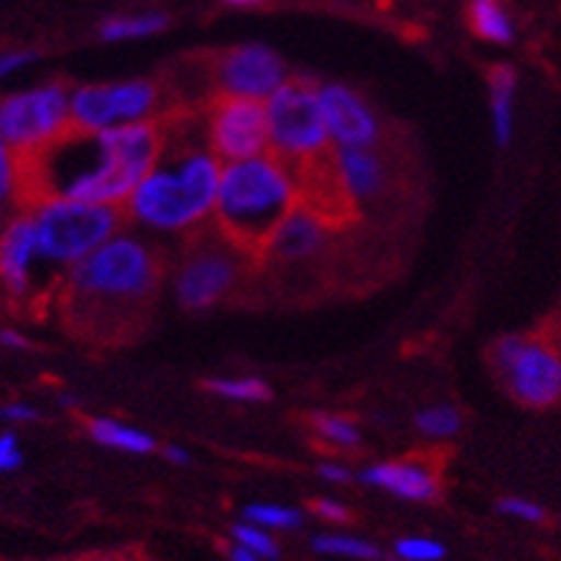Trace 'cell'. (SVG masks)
Here are the masks:
<instances>
[{
    "instance_id": "obj_1",
    "label": "cell",
    "mask_w": 561,
    "mask_h": 561,
    "mask_svg": "<svg viewBox=\"0 0 561 561\" xmlns=\"http://www.w3.org/2000/svg\"><path fill=\"white\" fill-rule=\"evenodd\" d=\"M163 149L161 121L115 126L104 133L69 129L21 161V186L32 198H75L121 207Z\"/></svg>"
},
{
    "instance_id": "obj_2",
    "label": "cell",
    "mask_w": 561,
    "mask_h": 561,
    "mask_svg": "<svg viewBox=\"0 0 561 561\" xmlns=\"http://www.w3.org/2000/svg\"><path fill=\"white\" fill-rule=\"evenodd\" d=\"M156 167L126 198V213L156 232H190L213 218L224 161L213 152L204 115L163 118Z\"/></svg>"
},
{
    "instance_id": "obj_3",
    "label": "cell",
    "mask_w": 561,
    "mask_h": 561,
    "mask_svg": "<svg viewBox=\"0 0 561 561\" xmlns=\"http://www.w3.org/2000/svg\"><path fill=\"white\" fill-rule=\"evenodd\" d=\"M161 280V261L147 241L115 232L67 270V301L75 324L92 333H121L144 316Z\"/></svg>"
},
{
    "instance_id": "obj_4",
    "label": "cell",
    "mask_w": 561,
    "mask_h": 561,
    "mask_svg": "<svg viewBox=\"0 0 561 561\" xmlns=\"http://www.w3.org/2000/svg\"><path fill=\"white\" fill-rule=\"evenodd\" d=\"M301 190L298 178L287 161L273 152L229 161L221 170L218 198L213 209V227L227 241L259 259L266 238L298 207Z\"/></svg>"
},
{
    "instance_id": "obj_5",
    "label": "cell",
    "mask_w": 561,
    "mask_h": 561,
    "mask_svg": "<svg viewBox=\"0 0 561 561\" xmlns=\"http://www.w3.org/2000/svg\"><path fill=\"white\" fill-rule=\"evenodd\" d=\"M30 215L41 261L58 270H72L121 227L118 207L75 198H41Z\"/></svg>"
},
{
    "instance_id": "obj_6",
    "label": "cell",
    "mask_w": 561,
    "mask_h": 561,
    "mask_svg": "<svg viewBox=\"0 0 561 561\" xmlns=\"http://www.w3.org/2000/svg\"><path fill=\"white\" fill-rule=\"evenodd\" d=\"M270 152L287 161L293 170L330 156L333 140L327 133L318 87L310 81H284L264 101Z\"/></svg>"
},
{
    "instance_id": "obj_7",
    "label": "cell",
    "mask_w": 561,
    "mask_h": 561,
    "mask_svg": "<svg viewBox=\"0 0 561 561\" xmlns=\"http://www.w3.org/2000/svg\"><path fill=\"white\" fill-rule=\"evenodd\" d=\"M490 367L518 404L541 410L561 401V347L545 335H504L490 347Z\"/></svg>"
},
{
    "instance_id": "obj_8",
    "label": "cell",
    "mask_w": 561,
    "mask_h": 561,
    "mask_svg": "<svg viewBox=\"0 0 561 561\" xmlns=\"http://www.w3.org/2000/svg\"><path fill=\"white\" fill-rule=\"evenodd\" d=\"M247 259H252V255L238 250L218 229H215L213 238L195 241L172 273V293H175L178 304L184 310L218 307L244 278Z\"/></svg>"
},
{
    "instance_id": "obj_9",
    "label": "cell",
    "mask_w": 561,
    "mask_h": 561,
    "mask_svg": "<svg viewBox=\"0 0 561 561\" xmlns=\"http://www.w3.org/2000/svg\"><path fill=\"white\" fill-rule=\"evenodd\" d=\"M69 98L72 89L64 83H44L0 98V135L18 158L49 147L72 129Z\"/></svg>"
},
{
    "instance_id": "obj_10",
    "label": "cell",
    "mask_w": 561,
    "mask_h": 561,
    "mask_svg": "<svg viewBox=\"0 0 561 561\" xmlns=\"http://www.w3.org/2000/svg\"><path fill=\"white\" fill-rule=\"evenodd\" d=\"M72 126L83 133H104L115 126L156 121L161 112V89L152 81L87 83L69 98Z\"/></svg>"
},
{
    "instance_id": "obj_11",
    "label": "cell",
    "mask_w": 561,
    "mask_h": 561,
    "mask_svg": "<svg viewBox=\"0 0 561 561\" xmlns=\"http://www.w3.org/2000/svg\"><path fill=\"white\" fill-rule=\"evenodd\" d=\"M204 129L209 147L224 163L270 152L266 106L255 98L218 95L204 112Z\"/></svg>"
},
{
    "instance_id": "obj_12",
    "label": "cell",
    "mask_w": 561,
    "mask_h": 561,
    "mask_svg": "<svg viewBox=\"0 0 561 561\" xmlns=\"http://www.w3.org/2000/svg\"><path fill=\"white\" fill-rule=\"evenodd\" d=\"M213 81L221 95L266 101L287 81V64L270 46H236L213 64Z\"/></svg>"
},
{
    "instance_id": "obj_13",
    "label": "cell",
    "mask_w": 561,
    "mask_h": 561,
    "mask_svg": "<svg viewBox=\"0 0 561 561\" xmlns=\"http://www.w3.org/2000/svg\"><path fill=\"white\" fill-rule=\"evenodd\" d=\"M318 101L333 147H378L381 121L355 89L344 83H321Z\"/></svg>"
},
{
    "instance_id": "obj_14",
    "label": "cell",
    "mask_w": 561,
    "mask_h": 561,
    "mask_svg": "<svg viewBox=\"0 0 561 561\" xmlns=\"http://www.w3.org/2000/svg\"><path fill=\"white\" fill-rule=\"evenodd\" d=\"M327 238H330V221L298 201V207L289 209L287 218L270 232L259 259L273 261V264L280 266L304 264V261L316 259L318 252L324 250Z\"/></svg>"
},
{
    "instance_id": "obj_15",
    "label": "cell",
    "mask_w": 561,
    "mask_h": 561,
    "mask_svg": "<svg viewBox=\"0 0 561 561\" xmlns=\"http://www.w3.org/2000/svg\"><path fill=\"white\" fill-rule=\"evenodd\" d=\"M333 172L350 209L376 204L390 184L387 163L376 147H333Z\"/></svg>"
},
{
    "instance_id": "obj_16",
    "label": "cell",
    "mask_w": 561,
    "mask_h": 561,
    "mask_svg": "<svg viewBox=\"0 0 561 561\" xmlns=\"http://www.w3.org/2000/svg\"><path fill=\"white\" fill-rule=\"evenodd\" d=\"M41 252H37V236L32 215H18L0 232V284L7 287L9 296H30L35 287Z\"/></svg>"
},
{
    "instance_id": "obj_17",
    "label": "cell",
    "mask_w": 561,
    "mask_h": 561,
    "mask_svg": "<svg viewBox=\"0 0 561 561\" xmlns=\"http://www.w3.org/2000/svg\"><path fill=\"white\" fill-rule=\"evenodd\" d=\"M367 488L385 490V493L404 499V502H433L442 493V476L438 467L424 458H396V461H378L362 473Z\"/></svg>"
},
{
    "instance_id": "obj_18",
    "label": "cell",
    "mask_w": 561,
    "mask_h": 561,
    "mask_svg": "<svg viewBox=\"0 0 561 561\" xmlns=\"http://www.w3.org/2000/svg\"><path fill=\"white\" fill-rule=\"evenodd\" d=\"M490 115H493V135L499 147H507L516 126V89L518 75L507 64L490 69Z\"/></svg>"
},
{
    "instance_id": "obj_19",
    "label": "cell",
    "mask_w": 561,
    "mask_h": 561,
    "mask_svg": "<svg viewBox=\"0 0 561 561\" xmlns=\"http://www.w3.org/2000/svg\"><path fill=\"white\" fill-rule=\"evenodd\" d=\"M87 433L89 438L106 450L129 453V456H147V453L156 450V438L149 436L147 430L133 427L126 421L110 419V415H92L87 419Z\"/></svg>"
},
{
    "instance_id": "obj_20",
    "label": "cell",
    "mask_w": 561,
    "mask_h": 561,
    "mask_svg": "<svg viewBox=\"0 0 561 561\" xmlns=\"http://www.w3.org/2000/svg\"><path fill=\"white\" fill-rule=\"evenodd\" d=\"M470 30L481 37V41H490V44H510L516 30H513V21L507 18L495 0H476L470 7Z\"/></svg>"
},
{
    "instance_id": "obj_21",
    "label": "cell",
    "mask_w": 561,
    "mask_h": 561,
    "mask_svg": "<svg viewBox=\"0 0 561 561\" xmlns=\"http://www.w3.org/2000/svg\"><path fill=\"white\" fill-rule=\"evenodd\" d=\"M310 430L318 442L330 444L335 450H355L362 444V427L353 419L339 413H316L310 415Z\"/></svg>"
},
{
    "instance_id": "obj_22",
    "label": "cell",
    "mask_w": 561,
    "mask_h": 561,
    "mask_svg": "<svg viewBox=\"0 0 561 561\" xmlns=\"http://www.w3.org/2000/svg\"><path fill=\"white\" fill-rule=\"evenodd\" d=\"M207 390L224 401H236V404H261V401L273 399V390L266 381L255 376H218L209 378Z\"/></svg>"
},
{
    "instance_id": "obj_23",
    "label": "cell",
    "mask_w": 561,
    "mask_h": 561,
    "mask_svg": "<svg viewBox=\"0 0 561 561\" xmlns=\"http://www.w3.org/2000/svg\"><path fill=\"white\" fill-rule=\"evenodd\" d=\"M170 18L161 12H144V15H118L101 23V37L104 41H135V37H149L167 30Z\"/></svg>"
},
{
    "instance_id": "obj_24",
    "label": "cell",
    "mask_w": 561,
    "mask_h": 561,
    "mask_svg": "<svg viewBox=\"0 0 561 561\" xmlns=\"http://www.w3.org/2000/svg\"><path fill=\"white\" fill-rule=\"evenodd\" d=\"M312 550L321 556H335V559L350 561H378L381 550L373 541L347 536V533H321L312 539Z\"/></svg>"
},
{
    "instance_id": "obj_25",
    "label": "cell",
    "mask_w": 561,
    "mask_h": 561,
    "mask_svg": "<svg viewBox=\"0 0 561 561\" xmlns=\"http://www.w3.org/2000/svg\"><path fill=\"white\" fill-rule=\"evenodd\" d=\"M415 427L427 438H453L461 430V413L453 404H430L415 415Z\"/></svg>"
},
{
    "instance_id": "obj_26",
    "label": "cell",
    "mask_w": 561,
    "mask_h": 561,
    "mask_svg": "<svg viewBox=\"0 0 561 561\" xmlns=\"http://www.w3.org/2000/svg\"><path fill=\"white\" fill-rule=\"evenodd\" d=\"M244 518L252 522V525L264 527V530H296L301 527L304 516L301 510L287 507V504H247Z\"/></svg>"
},
{
    "instance_id": "obj_27",
    "label": "cell",
    "mask_w": 561,
    "mask_h": 561,
    "mask_svg": "<svg viewBox=\"0 0 561 561\" xmlns=\"http://www.w3.org/2000/svg\"><path fill=\"white\" fill-rule=\"evenodd\" d=\"M232 541H236V545H244L252 553H259L264 561H275L280 556V547L278 541H275L273 533L264 530V527L259 525H252L247 518L232 527Z\"/></svg>"
},
{
    "instance_id": "obj_28",
    "label": "cell",
    "mask_w": 561,
    "mask_h": 561,
    "mask_svg": "<svg viewBox=\"0 0 561 561\" xmlns=\"http://www.w3.org/2000/svg\"><path fill=\"white\" fill-rule=\"evenodd\" d=\"M392 550L399 561H442L447 556V547L430 536H404Z\"/></svg>"
},
{
    "instance_id": "obj_29",
    "label": "cell",
    "mask_w": 561,
    "mask_h": 561,
    "mask_svg": "<svg viewBox=\"0 0 561 561\" xmlns=\"http://www.w3.org/2000/svg\"><path fill=\"white\" fill-rule=\"evenodd\" d=\"M15 190H21V161L0 135V204L12 198Z\"/></svg>"
},
{
    "instance_id": "obj_30",
    "label": "cell",
    "mask_w": 561,
    "mask_h": 561,
    "mask_svg": "<svg viewBox=\"0 0 561 561\" xmlns=\"http://www.w3.org/2000/svg\"><path fill=\"white\" fill-rule=\"evenodd\" d=\"M499 513H504L510 518H518V522H530V525L545 518V507L530 502V499H522V495H507V499H502L499 502Z\"/></svg>"
},
{
    "instance_id": "obj_31",
    "label": "cell",
    "mask_w": 561,
    "mask_h": 561,
    "mask_svg": "<svg viewBox=\"0 0 561 561\" xmlns=\"http://www.w3.org/2000/svg\"><path fill=\"white\" fill-rule=\"evenodd\" d=\"M23 465L21 444L15 433H0V473H12Z\"/></svg>"
},
{
    "instance_id": "obj_32",
    "label": "cell",
    "mask_w": 561,
    "mask_h": 561,
    "mask_svg": "<svg viewBox=\"0 0 561 561\" xmlns=\"http://www.w3.org/2000/svg\"><path fill=\"white\" fill-rule=\"evenodd\" d=\"M312 510H316V516L321 518V522H330V525H344L350 518L347 504L335 502V499H318V502L312 504Z\"/></svg>"
},
{
    "instance_id": "obj_33",
    "label": "cell",
    "mask_w": 561,
    "mask_h": 561,
    "mask_svg": "<svg viewBox=\"0 0 561 561\" xmlns=\"http://www.w3.org/2000/svg\"><path fill=\"white\" fill-rule=\"evenodd\" d=\"M0 419L9 421V424H32V421H37V410L26 401H9V404L0 407Z\"/></svg>"
},
{
    "instance_id": "obj_34",
    "label": "cell",
    "mask_w": 561,
    "mask_h": 561,
    "mask_svg": "<svg viewBox=\"0 0 561 561\" xmlns=\"http://www.w3.org/2000/svg\"><path fill=\"white\" fill-rule=\"evenodd\" d=\"M32 60H35V53H0V81H7L9 75L21 72L23 67H30Z\"/></svg>"
},
{
    "instance_id": "obj_35",
    "label": "cell",
    "mask_w": 561,
    "mask_h": 561,
    "mask_svg": "<svg viewBox=\"0 0 561 561\" xmlns=\"http://www.w3.org/2000/svg\"><path fill=\"white\" fill-rule=\"evenodd\" d=\"M318 476H321L324 481H330V484H347V481L353 479L350 467L335 465V461H327V465L318 467Z\"/></svg>"
},
{
    "instance_id": "obj_36",
    "label": "cell",
    "mask_w": 561,
    "mask_h": 561,
    "mask_svg": "<svg viewBox=\"0 0 561 561\" xmlns=\"http://www.w3.org/2000/svg\"><path fill=\"white\" fill-rule=\"evenodd\" d=\"M0 347L30 350V339L18 333V330H12V327H3V330H0Z\"/></svg>"
},
{
    "instance_id": "obj_37",
    "label": "cell",
    "mask_w": 561,
    "mask_h": 561,
    "mask_svg": "<svg viewBox=\"0 0 561 561\" xmlns=\"http://www.w3.org/2000/svg\"><path fill=\"white\" fill-rule=\"evenodd\" d=\"M163 456H167V461H172V465H181V467L193 461L190 450H184V447H178V444H170V447L163 450Z\"/></svg>"
},
{
    "instance_id": "obj_38",
    "label": "cell",
    "mask_w": 561,
    "mask_h": 561,
    "mask_svg": "<svg viewBox=\"0 0 561 561\" xmlns=\"http://www.w3.org/2000/svg\"><path fill=\"white\" fill-rule=\"evenodd\" d=\"M227 556H229V561H264L259 553H252V550H247L244 545H236V541H232V547H229Z\"/></svg>"
},
{
    "instance_id": "obj_39",
    "label": "cell",
    "mask_w": 561,
    "mask_h": 561,
    "mask_svg": "<svg viewBox=\"0 0 561 561\" xmlns=\"http://www.w3.org/2000/svg\"><path fill=\"white\" fill-rule=\"evenodd\" d=\"M224 3H232V7H252V3H261V0H224Z\"/></svg>"
},
{
    "instance_id": "obj_40",
    "label": "cell",
    "mask_w": 561,
    "mask_h": 561,
    "mask_svg": "<svg viewBox=\"0 0 561 561\" xmlns=\"http://www.w3.org/2000/svg\"><path fill=\"white\" fill-rule=\"evenodd\" d=\"M92 561H135V559H126V556H101V559H92Z\"/></svg>"
},
{
    "instance_id": "obj_41",
    "label": "cell",
    "mask_w": 561,
    "mask_h": 561,
    "mask_svg": "<svg viewBox=\"0 0 561 561\" xmlns=\"http://www.w3.org/2000/svg\"><path fill=\"white\" fill-rule=\"evenodd\" d=\"M473 3H476V0H473Z\"/></svg>"
}]
</instances>
